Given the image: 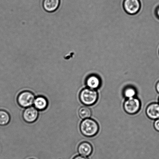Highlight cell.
Here are the masks:
<instances>
[{
    "instance_id": "6da1fadb",
    "label": "cell",
    "mask_w": 159,
    "mask_h": 159,
    "mask_svg": "<svg viewBox=\"0 0 159 159\" xmlns=\"http://www.w3.org/2000/svg\"><path fill=\"white\" fill-rule=\"evenodd\" d=\"M99 125L96 121L90 118L84 119L80 125V130L83 135L87 137H92L99 131Z\"/></svg>"
},
{
    "instance_id": "7a4b0ae2",
    "label": "cell",
    "mask_w": 159,
    "mask_h": 159,
    "mask_svg": "<svg viewBox=\"0 0 159 159\" xmlns=\"http://www.w3.org/2000/svg\"><path fill=\"white\" fill-rule=\"evenodd\" d=\"M98 95L96 90L89 88L83 89L80 93L81 102L86 106L93 105L98 100Z\"/></svg>"
},
{
    "instance_id": "3957f363",
    "label": "cell",
    "mask_w": 159,
    "mask_h": 159,
    "mask_svg": "<svg viewBox=\"0 0 159 159\" xmlns=\"http://www.w3.org/2000/svg\"><path fill=\"white\" fill-rule=\"evenodd\" d=\"M34 95L31 92L25 91L18 95L17 102L20 107L24 108L32 107L35 99Z\"/></svg>"
},
{
    "instance_id": "277c9868",
    "label": "cell",
    "mask_w": 159,
    "mask_h": 159,
    "mask_svg": "<svg viewBox=\"0 0 159 159\" xmlns=\"http://www.w3.org/2000/svg\"><path fill=\"white\" fill-rule=\"evenodd\" d=\"M141 103L139 99L136 98L127 99L124 103L125 111L129 114H135L141 108Z\"/></svg>"
},
{
    "instance_id": "5b68a950",
    "label": "cell",
    "mask_w": 159,
    "mask_h": 159,
    "mask_svg": "<svg viewBox=\"0 0 159 159\" xmlns=\"http://www.w3.org/2000/svg\"><path fill=\"white\" fill-rule=\"evenodd\" d=\"M123 7L125 11L129 15H135L141 9V3L139 0H124Z\"/></svg>"
},
{
    "instance_id": "8992f818",
    "label": "cell",
    "mask_w": 159,
    "mask_h": 159,
    "mask_svg": "<svg viewBox=\"0 0 159 159\" xmlns=\"http://www.w3.org/2000/svg\"><path fill=\"white\" fill-rule=\"evenodd\" d=\"M39 116L38 110L35 107H27L23 112V118L25 121L32 123L36 120Z\"/></svg>"
},
{
    "instance_id": "52a82bcc",
    "label": "cell",
    "mask_w": 159,
    "mask_h": 159,
    "mask_svg": "<svg viewBox=\"0 0 159 159\" xmlns=\"http://www.w3.org/2000/svg\"><path fill=\"white\" fill-rule=\"evenodd\" d=\"M147 116L151 119L156 120L159 118V104L152 103L148 106L146 110Z\"/></svg>"
},
{
    "instance_id": "ba28073f",
    "label": "cell",
    "mask_w": 159,
    "mask_h": 159,
    "mask_svg": "<svg viewBox=\"0 0 159 159\" xmlns=\"http://www.w3.org/2000/svg\"><path fill=\"white\" fill-rule=\"evenodd\" d=\"M60 0H43V8L48 12L55 11L60 5Z\"/></svg>"
},
{
    "instance_id": "9c48e42d",
    "label": "cell",
    "mask_w": 159,
    "mask_h": 159,
    "mask_svg": "<svg viewBox=\"0 0 159 159\" xmlns=\"http://www.w3.org/2000/svg\"><path fill=\"white\" fill-rule=\"evenodd\" d=\"M93 150L91 145L87 142L80 143L78 148V152L80 155L85 157H88L91 155Z\"/></svg>"
},
{
    "instance_id": "30bf717a",
    "label": "cell",
    "mask_w": 159,
    "mask_h": 159,
    "mask_svg": "<svg viewBox=\"0 0 159 159\" xmlns=\"http://www.w3.org/2000/svg\"><path fill=\"white\" fill-rule=\"evenodd\" d=\"M86 84L88 88L96 90L100 86L101 81L98 76L92 75L89 76L87 79Z\"/></svg>"
},
{
    "instance_id": "8fae6325",
    "label": "cell",
    "mask_w": 159,
    "mask_h": 159,
    "mask_svg": "<svg viewBox=\"0 0 159 159\" xmlns=\"http://www.w3.org/2000/svg\"><path fill=\"white\" fill-rule=\"evenodd\" d=\"M34 104V107L38 110H43L48 106L47 100L44 97L40 96L35 98Z\"/></svg>"
},
{
    "instance_id": "7c38bea8",
    "label": "cell",
    "mask_w": 159,
    "mask_h": 159,
    "mask_svg": "<svg viewBox=\"0 0 159 159\" xmlns=\"http://www.w3.org/2000/svg\"><path fill=\"white\" fill-rule=\"evenodd\" d=\"M10 116L8 112L4 110H0V125L5 126L9 124Z\"/></svg>"
},
{
    "instance_id": "4fadbf2b",
    "label": "cell",
    "mask_w": 159,
    "mask_h": 159,
    "mask_svg": "<svg viewBox=\"0 0 159 159\" xmlns=\"http://www.w3.org/2000/svg\"><path fill=\"white\" fill-rule=\"evenodd\" d=\"M78 113L79 116L84 120L89 118L92 115L91 110L87 107H81L79 110Z\"/></svg>"
},
{
    "instance_id": "5bb4252c",
    "label": "cell",
    "mask_w": 159,
    "mask_h": 159,
    "mask_svg": "<svg viewBox=\"0 0 159 159\" xmlns=\"http://www.w3.org/2000/svg\"><path fill=\"white\" fill-rule=\"evenodd\" d=\"M137 94L136 90L132 87H126L124 91V96L127 99L134 98Z\"/></svg>"
},
{
    "instance_id": "9a60e30c",
    "label": "cell",
    "mask_w": 159,
    "mask_h": 159,
    "mask_svg": "<svg viewBox=\"0 0 159 159\" xmlns=\"http://www.w3.org/2000/svg\"><path fill=\"white\" fill-rule=\"evenodd\" d=\"M154 127L155 130L159 132V118L155 120L154 123Z\"/></svg>"
},
{
    "instance_id": "2e32d148",
    "label": "cell",
    "mask_w": 159,
    "mask_h": 159,
    "mask_svg": "<svg viewBox=\"0 0 159 159\" xmlns=\"http://www.w3.org/2000/svg\"><path fill=\"white\" fill-rule=\"evenodd\" d=\"M155 14L157 17L159 19V6L157 7L155 10Z\"/></svg>"
},
{
    "instance_id": "e0dca14e",
    "label": "cell",
    "mask_w": 159,
    "mask_h": 159,
    "mask_svg": "<svg viewBox=\"0 0 159 159\" xmlns=\"http://www.w3.org/2000/svg\"><path fill=\"white\" fill-rule=\"evenodd\" d=\"M73 159H88L86 157L82 156H77L75 157Z\"/></svg>"
},
{
    "instance_id": "ac0fdd59",
    "label": "cell",
    "mask_w": 159,
    "mask_h": 159,
    "mask_svg": "<svg viewBox=\"0 0 159 159\" xmlns=\"http://www.w3.org/2000/svg\"><path fill=\"white\" fill-rule=\"evenodd\" d=\"M156 89L157 93H159V81L157 82L156 85Z\"/></svg>"
},
{
    "instance_id": "d6986e66",
    "label": "cell",
    "mask_w": 159,
    "mask_h": 159,
    "mask_svg": "<svg viewBox=\"0 0 159 159\" xmlns=\"http://www.w3.org/2000/svg\"><path fill=\"white\" fill-rule=\"evenodd\" d=\"M158 103L159 104V99H158Z\"/></svg>"
},
{
    "instance_id": "ffe728a7",
    "label": "cell",
    "mask_w": 159,
    "mask_h": 159,
    "mask_svg": "<svg viewBox=\"0 0 159 159\" xmlns=\"http://www.w3.org/2000/svg\"></svg>"
}]
</instances>
